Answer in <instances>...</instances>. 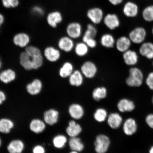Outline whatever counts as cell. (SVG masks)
Segmentation results:
<instances>
[{
  "instance_id": "5",
  "label": "cell",
  "mask_w": 153,
  "mask_h": 153,
  "mask_svg": "<svg viewBox=\"0 0 153 153\" xmlns=\"http://www.w3.org/2000/svg\"><path fill=\"white\" fill-rule=\"evenodd\" d=\"M122 12L124 16L127 18H135L139 14V7L138 5L135 2L127 1L123 5Z\"/></svg>"
},
{
  "instance_id": "36",
  "label": "cell",
  "mask_w": 153,
  "mask_h": 153,
  "mask_svg": "<svg viewBox=\"0 0 153 153\" xmlns=\"http://www.w3.org/2000/svg\"><path fill=\"white\" fill-rule=\"evenodd\" d=\"M74 48L76 54L80 57L85 56L88 52L89 48L83 42L76 44Z\"/></svg>"
},
{
  "instance_id": "40",
  "label": "cell",
  "mask_w": 153,
  "mask_h": 153,
  "mask_svg": "<svg viewBox=\"0 0 153 153\" xmlns=\"http://www.w3.org/2000/svg\"><path fill=\"white\" fill-rule=\"evenodd\" d=\"M25 52L30 56L42 55L41 51L38 48L33 46H28L25 49Z\"/></svg>"
},
{
  "instance_id": "17",
  "label": "cell",
  "mask_w": 153,
  "mask_h": 153,
  "mask_svg": "<svg viewBox=\"0 0 153 153\" xmlns=\"http://www.w3.org/2000/svg\"><path fill=\"white\" fill-rule=\"evenodd\" d=\"M68 112L73 119L79 120L83 116L84 110L81 105L74 104L71 105L69 108Z\"/></svg>"
},
{
  "instance_id": "20",
  "label": "cell",
  "mask_w": 153,
  "mask_h": 153,
  "mask_svg": "<svg viewBox=\"0 0 153 153\" xmlns=\"http://www.w3.org/2000/svg\"><path fill=\"white\" fill-rule=\"evenodd\" d=\"M82 131L81 126L73 120L69 122L68 126L66 129V133L70 137H77Z\"/></svg>"
},
{
  "instance_id": "10",
  "label": "cell",
  "mask_w": 153,
  "mask_h": 153,
  "mask_svg": "<svg viewBox=\"0 0 153 153\" xmlns=\"http://www.w3.org/2000/svg\"><path fill=\"white\" fill-rule=\"evenodd\" d=\"M59 112L54 109H50L44 113V121L45 123L49 126H53L56 124L58 121Z\"/></svg>"
},
{
  "instance_id": "42",
  "label": "cell",
  "mask_w": 153,
  "mask_h": 153,
  "mask_svg": "<svg viewBox=\"0 0 153 153\" xmlns=\"http://www.w3.org/2000/svg\"><path fill=\"white\" fill-rule=\"evenodd\" d=\"M89 48H95L97 45V42L95 38H89L83 41Z\"/></svg>"
},
{
  "instance_id": "32",
  "label": "cell",
  "mask_w": 153,
  "mask_h": 153,
  "mask_svg": "<svg viewBox=\"0 0 153 153\" xmlns=\"http://www.w3.org/2000/svg\"><path fill=\"white\" fill-rule=\"evenodd\" d=\"M68 142V139L65 136L59 134L55 136L53 139V144L55 148L62 149L65 146Z\"/></svg>"
},
{
  "instance_id": "3",
  "label": "cell",
  "mask_w": 153,
  "mask_h": 153,
  "mask_svg": "<svg viewBox=\"0 0 153 153\" xmlns=\"http://www.w3.org/2000/svg\"><path fill=\"white\" fill-rule=\"evenodd\" d=\"M146 34V31L144 28L141 26L137 27L130 32L129 38L131 42L140 44L144 42Z\"/></svg>"
},
{
  "instance_id": "45",
  "label": "cell",
  "mask_w": 153,
  "mask_h": 153,
  "mask_svg": "<svg viewBox=\"0 0 153 153\" xmlns=\"http://www.w3.org/2000/svg\"><path fill=\"white\" fill-rule=\"evenodd\" d=\"M111 4L114 6L119 5L123 2L124 0H108Z\"/></svg>"
},
{
  "instance_id": "55",
  "label": "cell",
  "mask_w": 153,
  "mask_h": 153,
  "mask_svg": "<svg viewBox=\"0 0 153 153\" xmlns=\"http://www.w3.org/2000/svg\"></svg>"
},
{
  "instance_id": "7",
  "label": "cell",
  "mask_w": 153,
  "mask_h": 153,
  "mask_svg": "<svg viewBox=\"0 0 153 153\" xmlns=\"http://www.w3.org/2000/svg\"><path fill=\"white\" fill-rule=\"evenodd\" d=\"M66 31L68 37L72 39H77L81 37L82 32V28L79 22H73L67 26Z\"/></svg>"
},
{
  "instance_id": "22",
  "label": "cell",
  "mask_w": 153,
  "mask_h": 153,
  "mask_svg": "<svg viewBox=\"0 0 153 153\" xmlns=\"http://www.w3.org/2000/svg\"><path fill=\"white\" fill-rule=\"evenodd\" d=\"M46 58L50 62H56L60 58V51L55 48L50 47L46 48L44 51Z\"/></svg>"
},
{
  "instance_id": "46",
  "label": "cell",
  "mask_w": 153,
  "mask_h": 153,
  "mask_svg": "<svg viewBox=\"0 0 153 153\" xmlns=\"http://www.w3.org/2000/svg\"><path fill=\"white\" fill-rule=\"evenodd\" d=\"M6 99V96L5 94L1 91L0 90V105L2 104Z\"/></svg>"
},
{
  "instance_id": "2",
  "label": "cell",
  "mask_w": 153,
  "mask_h": 153,
  "mask_svg": "<svg viewBox=\"0 0 153 153\" xmlns=\"http://www.w3.org/2000/svg\"><path fill=\"white\" fill-rule=\"evenodd\" d=\"M110 141L109 137L104 134L97 135L94 143L95 152L97 153H105L108 151Z\"/></svg>"
},
{
  "instance_id": "16",
  "label": "cell",
  "mask_w": 153,
  "mask_h": 153,
  "mask_svg": "<svg viewBox=\"0 0 153 153\" xmlns=\"http://www.w3.org/2000/svg\"><path fill=\"white\" fill-rule=\"evenodd\" d=\"M84 76L81 71L74 70L68 77L69 82L72 86L79 87L83 83Z\"/></svg>"
},
{
  "instance_id": "9",
  "label": "cell",
  "mask_w": 153,
  "mask_h": 153,
  "mask_svg": "<svg viewBox=\"0 0 153 153\" xmlns=\"http://www.w3.org/2000/svg\"><path fill=\"white\" fill-rule=\"evenodd\" d=\"M103 22L106 27L110 30H114L120 26L119 17L114 13H108L104 17Z\"/></svg>"
},
{
  "instance_id": "44",
  "label": "cell",
  "mask_w": 153,
  "mask_h": 153,
  "mask_svg": "<svg viewBox=\"0 0 153 153\" xmlns=\"http://www.w3.org/2000/svg\"><path fill=\"white\" fill-rule=\"evenodd\" d=\"M146 121L148 125L153 129V114H150L146 117Z\"/></svg>"
},
{
  "instance_id": "54",
  "label": "cell",
  "mask_w": 153,
  "mask_h": 153,
  "mask_svg": "<svg viewBox=\"0 0 153 153\" xmlns=\"http://www.w3.org/2000/svg\"><path fill=\"white\" fill-rule=\"evenodd\" d=\"M147 1H150V0H147Z\"/></svg>"
},
{
  "instance_id": "26",
  "label": "cell",
  "mask_w": 153,
  "mask_h": 153,
  "mask_svg": "<svg viewBox=\"0 0 153 153\" xmlns=\"http://www.w3.org/2000/svg\"><path fill=\"white\" fill-rule=\"evenodd\" d=\"M29 36L24 33L17 34L14 36L13 41L15 45L21 47L26 46L30 42Z\"/></svg>"
},
{
  "instance_id": "52",
  "label": "cell",
  "mask_w": 153,
  "mask_h": 153,
  "mask_svg": "<svg viewBox=\"0 0 153 153\" xmlns=\"http://www.w3.org/2000/svg\"><path fill=\"white\" fill-rule=\"evenodd\" d=\"M152 34H153V28H152Z\"/></svg>"
},
{
  "instance_id": "19",
  "label": "cell",
  "mask_w": 153,
  "mask_h": 153,
  "mask_svg": "<svg viewBox=\"0 0 153 153\" xmlns=\"http://www.w3.org/2000/svg\"><path fill=\"white\" fill-rule=\"evenodd\" d=\"M139 53L142 56L147 59H153V43L150 42L143 43L139 50Z\"/></svg>"
},
{
  "instance_id": "18",
  "label": "cell",
  "mask_w": 153,
  "mask_h": 153,
  "mask_svg": "<svg viewBox=\"0 0 153 153\" xmlns=\"http://www.w3.org/2000/svg\"><path fill=\"white\" fill-rule=\"evenodd\" d=\"M137 125L135 120L132 118H128L123 125L124 132L127 135H131L136 132Z\"/></svg>"
},
{
  "instance_id": "39",
  "label": "cell",
  "mask_w": 153,
  "mask_h": 153,
  "mask_svg": "<svg viewBox=\"0 0 153 153\" xmlns=\"http://www.w3.org/2000/svg\"><path fill=\"white\" fill-rule=\"evenodd\" d=\"M31 12L32 14L39 17L43 16L45 13V9L39 5L33 6L31 9Z\"/></svg>"
},
{
  "instance_id": "15",
  "label": "cell",
  "mask_w": 153,
  "mask_h": 153,
  "mask_svg": "<svg viewBox=\"0 0 153 153\" xmlns=\"http://www.w3.org/2000/svg\"><path fill=\"white\" fill-rule=\"evenodd\" d=\"M45 121L39 119H34L30 121L29 125L30 131L35 134L43 132L46 127Z\"/></svg>"
},
{
  "instance_id": "24",
  "label": "cell",
  "mask_w": 153,
  "mask_h": 153,
  "mask_svg": "<svg viewBox=\"0 0 153 153\" xmlns=\"http://www.w3.org/2000/svg\"><path fill=\"white\" fill-rule=\"evenodd\" d=\"M122 120V117L119 114L117 113H113L108 116V123L111 128L116 129L121 126Z\"/></svg>"
},
{
  "instance_id": "47",
  "label": "cell",
  "mask_w": 153,
  "mask_h": 153,
  "mask_svg": "<svg viewBox=\"0 0 153 153\" xmlns=\"http://www.w3.org/2000/svg\"><path fill=\"white\" fill-rule=\"evenodd\" d=\"M5 16L4 15L1 13H0V28L5 21Z\"/></svg>"
},
{
  "instance_id": "14",
  "label": "cell",
  "mask_w": 153,
  "mask_h": 153,
  "mask_svg": "<svg viewBox=\"0 0 153 153\" xmlns=\"http://www.w3.org/2000/svg\"><path fill=\"white\" fill-rule=\"evenodd\" d=\"M131 43L129 37L122 36L118 38L116 42V48L120 52L124 53L129 50Z\"/></svg>"
},
{
  "instance_id": "6",
  "label": "cell",
  "mask_w": 153,
  "mask_h": 153,
  "mask_svg": "<svg viewBox=\"0 0 153 153\" xmlns=\"http://www.w3.org/2000/svg\"><path fill=\"white\" fill-rule=\"evenodd\" d=\"M81 71L85 77L91 79L96 75L97 69L94 63L89 61L84 62L82 65Z\"/></svg>"
},
{
  "instance_id": "1",
  "label": "cell",
  "mask_w": 153,
  "mask_h": 153,
  "mask_svg": "<svg viewBox=\"0 0 153 153\" xmlns=\"http://www.w3.org/2000/svg\"><path fill=\"white\" fill-rule=\"evenodd\" d=\"M143 75L141 71L136 67H132L129 70V75L126 79V83L130 87H140L143 83Z\"/></svg>"
},
{
  "instance_id": "33",
  "label": "cell",
  "mask_w": 153,
  "mask_h": 153,
  "mask_svg": "<svg viewBox=\"0 0 153 153\" xmlns=\"http://www.w3.org/2000/svg\"><path fill=\"white\" fill-rule=\"evenodd\" d=\"M141 15L145 22H153V4L146 6L142 10Z\"/></svg>"
},
{
  "instance_id": "31",
  "label": "cell",
  "mask_w": 153,
  "mask_h": 153,
  "mask_svg": "<svg viewBox=\"0 0 153 153\" xmlns=\"http://www.w3.org/2000/svg\"><path fill=\"white\" fill-rule=\"evenodd\" d=\"M100 43L101 45L105 48H110L114 47L116 43L115 40L112 34H105L101 37Z\"/></svg>"
},
{
  "instance_id": "8",
  "label": "cell",
  "mask_w": 153,
  "mask_h": 153,
  "mask_svg": "<svg viewBox=\"0 0 153 153\" xmlns=\"http://www.w3.org/2000/svg\"><path fill=\"white\" fill-rule=\"evenodd\" d=\"M62 13L58 10L51 11L47 15L46 21L49 25L53 28H56L62 22Z\"/></svg>"
},
{
  "instance_id": "30",
  "label": "cell",
  "mask_w": 153,
  "mask_h": 153,
  "mask_svg": "<svg viewBox=\"0 0 153 153\" xmlns=\"http://www.w3.org/2000/svg\"><path fill=\"white\" fill-rule=\"evenodd\" d=\"M73 65L69 62H65L59 70V75L62 78L69 77L74 71Z\"/></svg>"
},
{
  "instance_id": "37",
  "label": "cell",
  "mask_w": 153,
  "mask_h": 153,
  "mask_svg": "<svg viewBox=\"0 0 153 153\" xmlns=\"http://www.w3.org/2000/svg\"><path fill=\"white\" fill-rule=\"evenodd\" d=\"M94 117L97 121L102 122L106 120L108 117L107 111L103 108H99L95 111Z\"/></svg>"
},
{
  "instance_id": "49",
  "label": "cell",
  "mask_w": 153,
  "mask_h": 153,
  "mask_svg": "<svg viewBox=\"0 0 153 153\" xmlns=\"http://www.w3.org/2000/svg\"><path fill=\"white\" fill-rule=\"evenodd\" d=\"M2 145V140L1 139V137H0V148H1Z\"/></svg>"
},
{
  "instance_id": "53",
  "label": "cell",
  "mask_w": 153,
  "mask_h": 153,
  "mask_svg": "<svg viewBox=\"0 0 153 153\" xmlns=\"http://www.w3.org/2000/svg\"><path fill=\"white\" fill-rule=\"evenodd\" d=\"M152 103L153 104V97L152 99Z\"/></svg>"
},
{
  "instance_id": "27",
  "label": "cell",
  "mask_w": 153,
  "mask_h": 153,
  "mask_svg": "<svg viewBox=\"0 0 153 153\" xmlns=\"http://www.w3.org/2000/svg\"><path fill=\"white\" fill-rule=\"evenodd\" d=\"M68 144L72 151L79 152L83 150L84 145L81 139L77 137H71L68 141Z\"/></svg>"
},
{
  "instance_id": "38",
  "label": "cell",
  "mask_w": 153,
  "mask_h": 153,
  "mask_svg": "<svg viewBox=\"0 0 153 153\" xmlns=\"http://www.w3.org/2000/svg\"><path fill=\"white\" fill-rule=\"evenodd\" d=\"M2 5L5 9H14L20 4V0H1Z\"/></svg>"
},
{
  "instance_id": "11",
  "label": "cell",
  "mask_w": 153,
  "mask_h": 153,
  "mask_svg": "<svg viewBox=\"0 0 153 153\" xmlns=\"http://www.w3.org/2000/svg\"><path fill=\"white\" fill-rule=\"evenodd\" d=\"M25 148L23 141L20 139H15L9 143L7 149L9 153H22Z\"/></svg>"
},
{
  "instance_id": "12",
  "label": "cell",
  "mask_w": 153,
  "mask_h": 153,
  "mask_svg": "<svg viewBox=\"0 0 153 153\" xmlns=\"http://www.w3.org/2000/svg\"><path fill=\"white\" fill-rule=\"evenodd\" d=\"M73 39L68 36H65L60 38L58 42V46L61 50L65 52H69L74 47Z\"/></svg>"
},
{
  "instance_id": "23",
  "label": "cell",
  "mask_w": 153,
  "mask_h": 153,
  "mask_svg": "<svg viewBox=\"0 0 153 153\" xmlns=\"http://www.w3.org/2000/svg\"><path fill=\"white\" fill-rule=\"evenodd\" d=\"M117 108L121 112H131L135 108L133 101L127 99L120 100L117 104Z\"/></svg>"
},
{
  "instance_id": "48",
  "label": "cell",
  "mask_w": 153,
  "mask_h": 153,
  "mask_svg": "<svg viewBox=\"0 0 153 153\" xmlns=\"http://www.w3.org/2000/svg\"><path fill=\"white\" fill-rule=\"evenodd\" d=\"M149 153H153V146L150 148L149 150Z\"/></svg>"
},
{
  "instance_id": "41",
  "label": "cell",
  "mask_w": 153,
  "mask_h": 153,
  "mask_svg": "<svg viewBox=\"0 0 153 153\" xmlns=\"http://www.w3.org/2000/svg\"><path fill=\"white\" fill-rule=\"evenodd\" d=\"M146 83L149 89L153 90V72L148 74L146 79Z\"/></svg>"
},
{
  "instance_id": "35",
  "label": "cell",
  "mask_w": 153,
  "mask_h": 153,
  "mask_svg": "<svg viewBox=\"0 0 153 153\" xmlns=\"http://www.w3.org/2000/svg\"><path fill=\"white\" fill-rule=\"evenodd\" d=\"M97 29L93 24H88L87 29L83 36L82 41H83L89 38H95L97 35Z\"/></svg>"
},
{
  "instance_id": "43",
  "label": "cell",
  "mask_w": 153,
  "mask_h": 153,
  "mask_svg": "<svg viewBox=\"0 0 153 153\" xmlns=\"http://www.w3.org/2000/svg\"><path fill=\"white\" fill-rule=\"evenodd\" d=\"M33 153H45V149L41 145H37L32 150Z\"/></svg>"
},
{
  "instance_id": "13",
  "label": "cell",
  "mask_w": 153,
  "mask_h": 153,
  "mask_svg": "<svg viewBox=\"0 0 153 153\" xmlns=\"http://www.w3.org/2000/svg\"><path fill=\"white\" fill-rule=\"evenodd\" d=\"M123 53L124 62L127 65L134 66L137 64L138 61V56L135 51L129 49Z\"/></svg>"
},
{
  "instance_id": "34",
  "label": "cell",
  "mask_w": 153,
  "mask_h": 153,
  "mask_svg": "<svg viewBox=\"0 0 153 153\" xmlns=\"http://www.w3.org/2000/svg\"><path fill=\"white\" fill-rule=\"evenodd\" d=\"M107 90L106 88L103 87L96 88L93 91L92 97L96 101H98L106 97Z\"/></svg>"
},
{
  "instance_id": "25",
  "label": "cell",
  "mask_w": 153,
  "mask_h": 153,
  "mask_svg": "<svg viewBox=\"0 0 153 153\" xmlns=\"http://www.w3.org/2000/svg\"><path fill=\"white\" fill-rule=\"evenodd\" d=\"M42 88V84L40 80L36 79L31 83L27 86L26 89L28 93L32 95H37L41 92Z\"/></svg>"
},
{
  "instance_id": "29",
  "label": "cell",
  "mask_w": 153,
  "mask_h": 153,
  "mask_svg": "<svg viewBox=\"0 0 153 153\" xmlns=\"http://www.w3.org/2000/svg\"><path fill=\"white\" fill-rule=\"evenodd\" d=\"M16 78V74L14 71L7 69L0 73V81L5 84H7L14 81Z\"/></svg>"
},
{
  "instance_id": "51",
  "label": "cell",
  "mask_w": 153,
  "mask_h": 153,
  "mask_svg": "<svg viewBox=\"0 0 153 153\" xmlns=\"http://www.w3.org/2000/svg\"><path fill=\"white\" fill-rule=\"evenodd\" d=\"M1 60H0V68H1Z\"/></svg>"
},
{
  "instance_id": "21",
  "label": "cell",
  "mask_w": 153,
  "mask_h": 153,
  "mask_svg": "<svg viewBox=\"0 0 153 153\" xmlns=\"http://www.w3.org/2000/svg\"><path fill=\"white\" fill-rule=\"evenodd\" d=\"M15 124L12 120L3 118L0 119V133L9 134L14 128Z\"/></svg>"
},
{
  "instance_id": "4",
  "label": "cell",
  "mask_w": 153,
  "mask_h": 153,
  "mask_svg": "<svg viewBox=\"0 0 153 153\" xmlns=\"http://www.w3.org/2000/svg\"><path fill=\"white\" fill-rule=\"evenodd\" d=\"M87 16L93 24H99L103 20L104 15V11L99 7H92L88 10Z\"/></svg>"
},
{
  "instance_id": "28",
  "label": "cell",
  "mask_w": 153,
  "mask_h": 153,
  "mask_svg": "<svg viewBox=\"0 0 153 153\" xmlns=\"http://www.w3.org/2000/svg\"><path fill=\"white\" fill-rule=\"evenodd\" d=\"M20 62L25 69L27 70L33 69L32 58L25 51L20 55Z\"/></svg>"
},
{
  "instance_id": "50",
  "label": "cell",
  "mask_w": 153,
  "mask_h": 153,
  "mask_svg": "<svg viewBox=\"0 0 153 153\" xmlns=\"http://www.w3.org/2000/svg\"><path fill=\"white\" fill-rule=\"evenodd\" d=\"M70 153H79V152H75V151H72Z\"/></svg>"
}]
</instances>
